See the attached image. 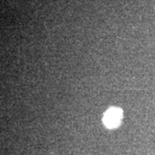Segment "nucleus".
<instances>
[{"mask_svg": "<svg viewBox=\"0 0 155 155\" xmlns=\"http://www.w3.org/2000/svg\"><path fill=\"white\" fill-rule=\"evenodd\" d=\"M122 116V112L120 109L111 108L104 116V123L109 128L117 127L121 122Z\"/></svg>", "mask_w": 155, "mask_h": 155, "instance_id": "f257e3e1", "label": "nucleus"}]
</instances>
